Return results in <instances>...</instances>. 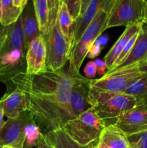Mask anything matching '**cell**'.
<instances>
[{
	"label": "cell",
	"instance_id": "6da1fadb",
	"mask_svg": "<svg viewBox=\"0 0 147 148\" xmlns=\"http://www.w3.org/2000/svg\"><path fill=\"white\" fill-rule=\"evenodd\" d=\"M7 91L18 88L29 99V112L43 134L61 129L74 119L69 105L71 78L63 69L37 75L21 72L4 82Z\"/></svg>",
	"mask_w": 147,
	"mask_h": 148
},
{
	"label": "cell",
	"instance_id": "7a4b0ae2",
	"mask_svg": "<svg viewBox=\"0 0 147 148\" xmlns=\"http://www.w3.org/2000/svg\"><path fill=\"white\" fill-rule=\"evenodd\" d=\"M115 1V0H112L99 10L81 36L75 47L69 53L68 74L70 77L76 76L80 74L79 69L85 57L87 56L89 49L95 40H97L101 34L106 30L110 12Z\"/></svg>",
	"mask_w": 147,
	"mask_h": 148
},
{
	"label": "cell",
	"instance_id": "3957f363",
	"mask_svg": "<svg viewBox=\"0 0 147 148\" xmlns=\"http://www.w3.org/2000/svg\"><path fill=\"white\" fill-rule=\"evenodd\" d=\"M92 108L105 127L115 125L118 118L136 105V101L124 93H89Z\"/></svg>",
	"mask_w": 147,
	"mask_h": 148
},
{
	"label": "cell",
	"instance_id": "277c9868",
	"mask_svg": "<svg viewBox=\"0 0 147 148\" xmlns=\"http://www.w3.org/2000/svg\"><path fill=\"white\" fill-rule=\"evenodd\" d=\"M105 125L93 108L65 123L62 130L73 140L82 145H87L98 141Z\"/></svg>",
	"mask_w": 147,
	"mask_h": 148
},
{
	"label": "cell",
	"instance_id": "5b68a950",
	"mask_svg": "<svg viewBox=\"0 0 147 148\" xmlns=\"http://www.w3.org/2000/svg\"><path fill=\"white\" fill-rule=\"evenodd\" d=\"M140 64L122 67L108 72L99 79H91L90 93H122L131 84L144 74L138 69Z\"/></svg>",
	"mask_w": 147,
	"mask_h": 148
},
{
	"label": "cell",
	"instance_id": "8992f818",
	"mask_svg": "<svg viewBox=\"0 0 147 148\" xmlns=\"http://www.w3.org/2000/svg\"><path fill=\"white\" fill-rule=\"evenodd\" d=\"M43 36L46 48L47 69L52 71L62 69L69 60L70 43L62 34L58 20Z\"/></svg>",
	"mask_w": 147,
	"mask_h": 148
},
{
	"label": "cell",
	"instance_id": "52a82bcc",
	"mask_svg": "<svg viewBox=\"0 0 147 148\" xmlns=\"http://www.w3.org/2000/svg\"><path fill=\"white\" fill-rule=\"evenodd\" d=\"M146 0H115L111 8L106 29L144 23Z\"/></svg>",
	"mask_w": 147,
	"mask_h": 148
},
{
	"label": "cell",
	"instance_id": "ba28073f",
	"mask_svg": "<svg viewBox=\"0 0 147 148\" xmlns=\"http://www.w3.org/2000/svg\"><path fill=\"white\" fill-rule=\"evenodd\" d=\"M33 120L29 111L22 113L15 119H9L0 130V145L11 148H23L25 128Z\"/></svg>",
	"mask_w": 147,
	"mask_h": 148
},
{
	"label": "cell",
	"instance_id": "9c48e42d",
	"mask_svg": "<svg viewBox=\"0 0 147 148\" xmlns=\"http://www.w3.org/2000/svg\"><path fill=\"white\" fill-rule=\"evenodd\" d=\"M71 78L69 105L74 118L83 114L92 108L89 99L91 79L84 77L80 74Z\"/></svg>",
	"mask_w": 147,
	"mask_h": 148
},
{
	"label": "cell",
	"instance_id": "30bf717a",
	"mask_svg": "<svg viewBox=\"0 0 147 148\" xmlns=\"http://www.w3.org/2000/svg\"><path fill=\"white\" fill-rule=\"evenodd\" d=\"M115 125L127 136L147 131V108L144 105L136 104L124 112Z\"/></svg>",
	"mask_w": 147,
	"mask_h": 148
},
{
	"label": "cell",
	"instance_id": "8fae6325",
	"mask_svg": "<svg viewBox=\"0 0 147 148\" xmlns=\"http://www.w3.org/2000/svg\"><path fill=\"white\" fill-rule=\"evenodd\" d=\"M26 73L30 75H37L47 70L46 48L43 35L33 40L27 48L26 52Z\"/></svg>",
	"mask_w": 147,
	"mask_h": 148
},
{
	"label": "cell",
	"instance_id": "7c38bea8",
	"mask_svg": "<svg viewBox=\"0 0 147 148\" xmlns=\"http://www.w3.org/2000/svg\"><path fill=\"white\" fill-rule=\"evenodd\" d=\"M4 107V116L9 119H15L22 113L29 111V99L24 91L14 88L6 91L1 99Z\"/></svg>",
	"mask_w": 147,
	"mask_h": 148
},
{
	"label": "cell",
	"instance_id": "4fadbf2b",
	"mask_svg": "<svg viewBox=\"0 0 147 148\" xmlns=\"http://www.w3.org/2000/svg\"><path fill=\"white\" fill-rule=\"evenodd\" d=\"M110 1L112 0H92L83 15L82 17H78L77 20L74 22L73 28H72L71 43L69 53L75 47L76 43L80 39L81 36H82L83 33L85 31L88 25L90 24L91 22L95 18L99 10L105 7Z\"/></svg>",
	"mask_w": 147,
	"mask_h": 148
},
{
	"label": "cell",
	"instance_id": "5bb4252c",
	"mask_svg": "<svg viewBox=\"0 0 147 148\" xmlns=\"http://www.w3.org/2000/svg\"><path fill=\"white\" fill-rule=\"evenodd\" d=\"M15 49H18L24 53L27 52L20 17L14 23L4 26V38L0 49V56Z\"/></svg>",
	"mask_w": 147,
	"mask_h": 148
},
{
	"label": "cell",
	"instance_id": "9a60e30c",
	"mask_svg": "<svg viewBox=\"0 0 147 148\" xmlns=\"http://www.w3.org/2000/svg\"><path fill=\"white\" fill-rule=\"evenodd\" d=\"M147 59V27L143 26L132 48V50L126 58L115 69L131 66L133 64H141L145 63ZM111 70V71H112Z\"/></svg>",
	"mask_w": 147,
	"mask_h": 148
},
{
	"label": "cell",
	"instance_id": "2e32d148",
	"mask_svg": "<svg viewBox=\"0 0 147 148\" xmlns=\"http://www.w3.org/2000/svg\"><path fill=\"white\" fill-rule=\"evenodd\" d=\"M127 135L117 126L105 127L101 132L96 148H128Z\"/></svg>",
	"mask_w": 147,
	"mask_h": 148
},
{
	"label": "cell",
	"instance_id": "e0dca14e",
	"mask_svg": "<svg viewBox=\"0 0 147 148\" xmlns=\"http://www.w3.org/2000/svg\"><path fill=\"white\" fill-rule=\"evenodd\" d=\"M20 17L22 20L26 47L27 48L28 45L34 39L41 34L39 30L38 23L35 15L33 0H28L27 4L23 9Z\"/></svg>",
	"mask_w": 147,
	"mask_h": 148
},
{
	"label": "cell",
	"instance_id": "ac0fdd59",
	"mask_svg": "<svg viewBox=\"0 0 147 148\" xmlns=\"http://www.w3.org/2000/svg\"><path fill=\"white\" fill-rule=\"evenodd\" d=\"M143 26H144V23H138V24L133 25H129L126 27L123 33L121 34L119 38L118 39V40L115 42L113 46L111 48L110 50L108 51L106 56H105L104 61H105V64L107 65L108 72L111 69L114 62H115V60L118 57L120 53H121L122 49H124L125 45L127 44L128 40L134 35L139 33V31L142 28Z\"/></svg>",
	"mask_w": 147,
	"mask_h": 148
},
{
	"label": "cell",
	"instance_id": "d6986e66",
	"mask_svg": "<svg viewBox=\"0 0 147 148\" xmlns=\"http://www.w3.org/2000/svg\"><path fill=\"white\" fill-rule=\"evenodd\" d=\"M43 137L49 144L55 148H96L98 142L87 145H82L72 140L62 129H58L50 132L43 134Z\"/></svg>",
	"mask_w": 147,
	"mask_h": 148
},
{
	"label": "cell",
	"instance_id": "ffe728a7",
	"mask_svg": "<svg viewBox=\"0 0 147 148\" xmlns=\"http://www.w3.org/2000/svg\"><path fill=\"white\" fill-rule=\"evenodd\" d=\"M122 93L133 96L136 104L144 105L147 108V75L131 84Z\"/></svg>",
	"mask_w": 147,
	"mask_h": 148
},
{
	"label": "cell",
	"instance_id": "44dd1931",
	"mask_svg": "<svg viewBox=\"0 0 147 148\" xmlns=\"http://www.w3.org/2000/svg\"><path fill=\"white\" fill-rule=\"evenodd\" d=\"M58 21H59V27L61 31L62 34L63 35L66 40L70 43H71L72 39V28H73L74 21L72 20L71 14L68 10L66 4L62 1L61 4L60 8L59 10V14H58ZM70 51V50H69Z\"/></svg>",
	"mask_w": 147,
	"mask_h": 148
},
{
	"label": "cell",
	"instance_id": "7402d4cb",
	"mask_svg": "<svg viewBox=\"0 0 147 148\" xmlns=\"http://www.w3.org/2000/svg\"><path fill=\"white\" fill-rule=\"evenodd\" d=\"M39 30L43 35L48 31L49 15L47 0H33Z\"/></svg>",
	"mask_w": 147,
	"mask_h": 148
},
{
	"label": "cell",
	"instance_id": "603a6c76",
	"mask_svg": "<svg viewBox=\"0 0 147 148\" xmlns=\"http://www.w3.org/2000/svg\"><path fill=\"white\" fill-rule=\"evenodd\" d=\"M1 3L2 7L1 24L7 26L17 21L23 10L16 7L13 4V0H1Z\"/></svg>",
	"mask_w": 147,
	"mask_h": 148
},
{
	"label": "cell",
	"instance_id": "cb8c5ba5",
	"mask_svg": "<svg viewBox=\"0 0 147 148\" xmlns=\"http://www.w3.org/2000/svg\"><path fill=\"white\" fill-rule=\"evenodd\" d=\"M40 128L35 121H31L25 128V137L23 148H33L36 147L39 139L42 136Z\"/></svg>",
	"mask_w": 147,
	"mask_h": 148
},
{
	"label": "cell",
	"instance_id": "d4e9b609",
	"mask_svg": "<svg viewBox=\"0 0 147 148\" xmlns=\"http://www.w3.org/2000/svg\"><path fill=\"white\" fill-rule=\"evenodd\" d=\"M62 0H47L48 9L49 23L48 30L56 23L58 20V14Z\"/></svg>",
	"mask_w": 147,
	"mask_h": 148
},
{
	"label": "cell",
	"instance_id": "484cf974",
	"mask_svg": "<svg viewBox=\"0 0 147 148\" xmlns=\"http://www.w3.org/2000/svg\"><path fill=\"white\" fill-rule=\"evenodd\" d=\"M67 7L74 22L76 21L80 14L81 0H62Z\"/></svg>",
	"mask_w": 147,
	"mask_h": 148
},
{
	"label": "cell",
	"instance_id": "4316f807",
	"mask_svg": "<svg viewBox=\"0 0 147 148\" xmlns=\"http://www.w3.org/2000/svg\"><path fill=\"white\" fill-rule=\"evenodd\" d=\"M127 137L130 144L134 145L138 148H147V131Z\"/></svg>",
	"mask_w": 147,
	"mask_h": 148
},
{
	"label": "cell",
	"instance_id": "83f0119b",
	"mask_svg": "<svg viewBox=\"0 0 147 148\" xmlns=\"http://www.w3.org/2000/svg\"><path fill=\"white\" fill-rule=\"evenodd\" d=\"M84 73L86 78L89 79H93L96 77L97 68L94 61H91L86 64L84 69Z\"/></svg>",
	"mask_w": 147,
	"mask_h": 148
},
{
	"label": "cell",
	"instance_id": "f1b7e54d",
	"mask_svg": "<svg viewBox=\"0 0 147 148\" xmlns=\"http://www.w3.org/2000/svg\"><path fill=\"white\" fill-rule=\"evenodd\" d=\"M101 50H102V46H101V44L99 43V40L97 39L92 45V46L89 49V51H88L87 56H88L89 58H91V59L97 57L100 53Z\"/></svg>",
	"mask_w": 147,
	"mask_h": 148
},
{
	"label": "cell",
	"instance_id": "f546056e",
	"mask_svg": "<svg viewBox=\"0 0 147 148\" xmlns=\"http://www.w3.org/2000/svg\"><path fill=\"white\" fill-rule=\"evenodd\" d=\"M94 62H95V65H96L97 75H99L100 77H102L108 72V68H107V65L105 64V61L102 60V59H97Z\"/></svg>",
	"mask_w": 147,
	"mask_h": 148
},
{
	"label": "cell",
	"instance_id": "4dcf8cb0",
	"mask_svg": "<svg viewBox=\"0 0 147 148\" xmlns=\"http://www.w3.org/2000/svg\"><path fill=\"white\" fill-rule=\"evenodd\" d=\"M36 148H55V147H53L50 144H49V143L46 141V139L44 138L43 134H42V136L40 137V138L39 139L38 142H37V145H36Z\"/></svg>",
	"mask_w": 147,
	"mask_h": 148
},
{
	"label": "cell",
	"instance_id": "1f68e13d",
	"mask_svg": "<svg viewBox=\"0 0 147 148\" xmlns=\"http://www.w3.org/2000/svg\"><path fill=\"white\" fill-rule=\"evenodd\" d=\"M92 0H81V9H80V14H79V17H82L84 14V12L86 11V8L88 7L89 4Z\"/></svg>",
	"mask_w": 147,
	"mask_h": 148
},
{
	"label": "cell",
	"instance_id": "d6a6232c",
	"mask_svg": "<svg viewBox=\"0 0 147 148\" xmlns=\"http://www.w3.org/2000/svg\"><path fill=\"white\" fill-rule=\"evenodd\" d=\"M28 0H13V4L17 8L23 10L27 4Z\"/></svg>",
	"mask_w": 147,
	"mask_h": 148
},
{
	"label": "cell",
	"instance_id": "836d02e7",
	"mask_svg": "<svg viewBox=\"0 0 147 148\" xmlns=\"http://www.w3.org/2000/svg\"><path fill=\"white\" fill-rule=\"evenodd\" d=\"M4 107H3L2 102H1V101L0 100V130H1V128L4 126V123H5V121H4Z\"/></svg>",
	"mask_w": 147,
	"mask_h": 148
},
{
	"label": "cell",
	"instance_id": "e575fe53",
	"mask_svg": "<svg viewBox=\"0 0 147 148\" xmlns=\"http://www.w3.org/2000/svg\"><path fill=\"white\" fill-rule=\"evenodd\" d=\"M4 38V26L0 24V49H1V46H2L3 41Z\"/></svg>",
	"mask_w": 147,
	"mask_h": 148
},
{
	"label": "cell",
	"instance_id": "d590c367",
	"mask_svg": "<svg viewBox=\"0 0 147 148\" xmlns=\"http://www.w3.org/2000/svg\"><path fill=\"white\" fill-rule=\"evenodd\" d=\"M138 69L140 72L144 75H147V64H141L138 66Z\"/></svg>",
	"mask_w": 147,
	"mask_h": 148
},
{
	"label": "cell",
	"instance_id": "8d00e7d4",
	"mask_svg": "<svg viewBox=\"0 0 147 148\" xmlns=\"http://www.w3.org/2000/svg\"><path fill=\"white\" fill-rule=\"evenodd\" d=\"M144 24L147 25V0L146 1L145 7H144Z\"/></svg>",
	"mask_w": 147,
	"mask_h": 148
},
{
	"label": "cell",
	"instance_id": "74e56055",
	"mask_svg": "<svg viewBox=\"0 0 147 148\" xmlns=\"http://www.w3.org/2000/svg\"><path fill=\"white\" fill-rule=\"evenodd\" d=\"M98 40H99V43L101 44V46L102 45H105V43H107V41H108V38H107V37H105V36H103V37L100 38H98Z\"/></svg>",
	"mask_w": 147,
	"mask_h": 148
},
{
	"label": "cell",
	"instance_id": "f35d334b",
	"mask_svg": "<svg viewBox=\"0 0 147 148\" xmlns=\"http://www.w3.org/2000/svg\"><path fill=\"white\" fill-rule=\"evenodd\" d=\"M1 17H2V7H1V0H0V24H1Z\"/></svg>",
	"mask_w": 147,
	"mask_h": 148
},
{
	"label": "cell",
	"instance_id": "ab89813d",
	"mask_svg": "<svg viewBox=\"0 0 147 148\" xmlns=\"http://www.w3.org/2000/svg\"><path fill=\"white\" fill-rule=\"evenodd\" d=\"M128 148H138V147H137L135 145H134L130 144V146H129V147H128Z\"/></svg>",
	"mask_w": 147,
	"mask_h": 148
},
{
	"label": "cell",
	"instance_id": "60d3db41",
	"mask_svg": "<svg viewBox=\"0 0 147 148\" xmlns=\"http://www.w3.org/2000/svg\"><path fill=\"white\" fill-rule=\"evenodd\" d=\"M144 64H147V59H146V61L145 62V63H144Z\"/></svg>",
	"mask_w": 147,
	"mask_h": 148
},
{
	"label": "cell",
	"instance_id": "b9f144b4",
	"mask_svg": "<svg viewBox=\"0 0 147 148\" xmlns=\"http://www.w3.org/2000/svg\"><path fill=\"white\" fill-rule=\"evenodd\" d=\"M0 148H4V147H3V146H1V145H0Z\"/></svg>",
	"mask_w": 147,
	"mask_h": 148
},
{
	"label": "cell",
	"instance_id": "7bdbcfd3",
	"mask_svg": "<svg viewBox=\"0 0 147 148\" xmlns=\"http://www.w3.org/2000/svg\"><path fill=\"white\" fill-rule=\"evenodd\" d=\"M5 148H11V147H5Z\"/></svg>",
	"mask_w": 147,
	"mask_h": 148
},
{
	"label": "cell",
	"instance_id": "ee69618b",
	"mask_svg": "<svg viewBox=\"0 0 147 148\" xmlns=\"http://www.w3.org/2000/svg\"><path fill=\"white\" fill-rule=\"evenodd\" d=\"M4 148H5V147H4Z\"/></svg>",
	"mask_w": 147,
	"mask_h": 148
}]
</instances>
